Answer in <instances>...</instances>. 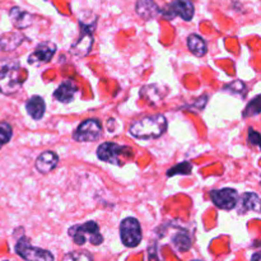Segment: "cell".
I'll use <instances>...</instances> for the list:
<instances>
[{
	"label": "cell",
	"instance_id": "cell-24",
	"mask_svg": "<svg viewBox=\"0 0 261 261\" xmlns=\"http://www.w3.org/2000/svg\"><path fill=\"white\" fill-rule=\"evenodd\" d=\"M12 135H13L12 126H10L8 122H2V124H0V147L7 144V143L10 140V138H12Z\"/></svg>",
	"mask_w": 261,
	"mask_h": 261
},
{
	"label": "cell",
	"instance_id": "cell-28",
	"mask_svg": "<svg viewBox=\"0 0 261 261\" xmlns=\"http://www.w3.org/2000/svg\"><path fill=\"white\" fill-rule=\"evenodd\" d=\"M193 261H200V260H193Z\"/></svg>",
	"mask_w": 261,
	"mask_h": 261
},
{
	"label": "cell",
	"instance_id": "cell-8",
	"mask_svg": "<svg viewBox=\"0 0 261 261\" xmlns=\"http://www.w3.org/2000/svg\"><path fill=\"white\" fill-rule=\"evenodd\" d=\"M195 13V8L191 0H173L171 4L166 5L160 14L166 19L172 20L175 17H181L184 20H191Z\"/></svg>",
	"mask_w": 261,
	"mask_h": 261
},
{
	"label": "cell",
	"instance_id": "cell-27",
	"mask_svg": "<svg viewBox=\"0 0 261 261\" xmlns=\"http://www.w3.org/2000/svg\"><path fill=\"white\" fill-rule=\"evenodd\" d=\"M251 261H260V254H259V252H256V254L252 255Z\"/></svg>",
	"mask_w": 261,
	"mask_h": 261
},
{
	"label": "cell",
	"instance_id": "cell-22",
	"mask_svg": "<svg viewBox=\"0 0 261 261\" xmlns=\"http://www.w3.org/2000/svg\"><path fill=\"white\" fill-rule=\"evenodd\" d=\"M191 170H193L191 163L182 162L181 165H177L173 168H171V170H168L167 176L168 177H171V176H175V175H189V173L191 172Z\"/></svg>",
	"mask_w": 261,
	"mask_h": 261
},
{
	"label": "cell",
	"instance_id": "cell-13",
	"mask_svg": "<svg viewBox=\"0 0 261 261\" xmlns=\"http://www.w3.org/2000/svg\"><path fill=\"white\" fill-rule=\"evenodd\" d=\"M135 12L140 18L149 20L158 17L161 9L154 0H138L137 4H135Z\"/></svg>",
	"mask_w": 261,
	"mask_h": 261
},
{
	"label": "cell",
	"instance_id": "cell-16",
	"mask_svg": "<svg viewBox=\"0 0 261 261\" xmlns=\"http://www.w3.org/2000/svg\"><path fill=\"white\" fill-rule=\"evenodd\" d=\"M25 110H27L28 115L35 120H41L45 115L46 105L42 97L33 96L25 103Z\"/></svg>",
	"mask_w": 261,
	"mask_h": 261
},
{
	"label": "cell",
	"instance_id": "cell-21",
	"mask_svg": "<svg viewBox=\"0 0 261 261\" xmlns=\"http://www.w3.org/2000/svg\"><path fill=\"white\" fill-rule=\"evenodd\" d=\"M224 91H228V92H231V93L237 94V96L244 97L245 94H246L247 88H246V86H245L244 82L234 81V82H232V83L227 84V86L224 87Z\"/></svg>",
	"mask_w": 261,
	"mask_h": 261
},
{
	"label": "cell",
	"instance_id": "cell-3",
	"mask_svg": "<svg viewBox=\"0 0 261 261\" xmlns=\"http://www.w3.org/2000/svg\"><path fill=\"white\" fill-rule=\"evenodd\" d=\"M68 234L78 246H83L87 242L94 245V246H98L103 242V237L99 233L98 224L93 221L86 222V223L79 224V226L76 224V226L70 227Z\"/></svg>",
	"mask_w": 261,
	"mask_h": 261
},
{
	"label": "cell",
	"instance_id": "cell-4",
	"mask_svg": "<svg viewBox=\"0 0 261 261\" xmlns=\"http://www.w3.org/2000/svg\"><path fill=\"white\" fill-rule=\"evenodd\" d=\"M96 23L97 18H94L91 23H84L83 20L79 22V24H81V36H79L78 40L70 47V53L74 56L84 58V56H87L91 53L92 45H93V36H92V33H93L94 28H96Z\"/></svg>",
	"mask_w": 261,
	"mask_h": 261
},
{
	"label": "cell",
	"instance_id": "cell-14",
	"mask_svg": "<svg viewBox=\"0 0 261 261\" xmlns=\"http://www.w3.org/2000/svg\"><path fill=\"white\" fill-rule=\"evenodd\" d=\"M10 20H12L13 25L18 30H23V28L31 27L33 23V15L31 13L25 12L19 7H13L9 12Z\"/></svg>",
	"mask_w": 261,
	"mask_h": 261
},
{
	"label": "cell",
	"instance_id": "cell-25",
	"mask_svg": "<svg viewBox=\"0 0 261 261\" xmlns=\"http://www.w3.org/2000/svg\"><path fill=\"white\" fill-rule=\"evenodd\" d=\"M260 114V101H259V96L255 97L249 105H247L246 110L244 112L245 117L249 116H256V115Z\"/></svg>",
	"mask_w": 261,
	"mask_h": 261
},
{
	"label": "cell",
	"instance_id": "cell-23",
	"mask_svg": "<svg viewBox=\"0 0 261 261\" xmlns=\"http://www.w3.org/2000/svg\"><path fill=\"white\" fill-rule=\"evenodd\" d=\"M63 261H93L92 255L86 251H73L70 254L65 255Z\"/></svg>",
	"mask_w": 261,
	"mask_h": 261
},
{
	"label": "cell",
	"instance_id": "cell-1",
	"mask_svg": "<svg viewBox=\"0 0 261 261\" xmlns=\"http://www.w3.org/2000/svg\"><path fill=\"white\" fill-rule=\"evenodd\" d=\"M167 130V120L163 115H152L137 120L130 126V134L138 139H157Z\"/></svg>",
	"mask_w": 261,
	"mask_h": 261
},
{
	"label": "cell",
	"instance_id": "cell-15",
	"mask_svg": "<svg viewBox=\"0 0 261 261\" xmlns=\"http://www.w3.org/2000/svg\"><path fill=\"white\" fill-rule=\"evenodd\" d=\"M78 92V87L73 81H65L58 87L54 97L61 103H70Z\"/></svg>",
	"mask_w": 261,
	"mask_h": 261
},
{
	"label": "cell",
	"instance_id": "cell-26",
	"mask_svg": "<svg viewBox=\"0 0 261 261\" xmlns=\"http://www.w3.org/2000/svg\"><path fill=\"white\" fill-rule=\"evenodd\" d=\"M260 134L257 132H255L254 129L249 130V137H247V142H249L250 145H256L259 147L260 145Z\"/></svg>",
	"mask_w": 261,
	"mask_h": 261
},
{
	"label": "cell",
	"instance_id": "cell-7",
	"mask_svg": "<svg viewBox=\"0 0 261 261\" xmlns=\"http://www.w3.org/2000/svg\"><path fill=\"white\" fill-rule=\"evenodd\" d=\"M132 154V148L116 143H102L97 149V157L111 165H121V157Z\"/></svg>",
	"mask_w": 261,
	"mask_h": 261
},
{
	"label": "cell",
	"instance_id": "cell-10",
	"mask_svg": "<svg viewBox=\"0 0 261 261\" xmlns=\"http://www.w3.org/2000/svg\"><path fill=\"white\" fill-rule=\"evenodd\" d=\"M212 201L214 203V205L219 209H223V211H231V209L236 208V205L239 204L240 195L234 189L231 188H224L219 189V190H212L209 193Z\"/></svg>",
	"mask_w": 261,
	"mask_h": 261
},
{
	"label": "cell",
	"instance_id": "cell-2",
	"mask_svg": "<svg viewBox=\"0 0 261 261\" xmlns=\"http://www.w3.org/2000/svg\"><path fill=\"white\" fill-rule=\"evenodd\" d=\"M23 81L20 79V64L15 59H0V92L14 94L19 91Z\"/></svg>",
	"mask_w": 261,
	"mask_h": 261
},
{
	"label": "cell",
	"instance_id": "cell-5",
	"mask_svg": "<svg viewBox=\"0 0 261 261\" xmlns=\"http://www.w3.org/2000/svg\"><path fill=\"white\" fill-rule=\"evenodd\" d=\"M15 252L25 261H55L54 255L48 250L32 246L27 237L18 240L15 245Z\"/></svg>",
	"mask_w": 261,
	"mask_h": 261
},
{
	"label": "cell",
	"instance_id": "cell-12",
	"mask_svg": "<svg viewBox=\"0 0 261 261\" xmlns=\"http://www.w3.org/2000/svg\"><path fill=\"white\" fill-rule=\"evenodd\" d=\"M59 163V157L56 153L51 152V150H46V152L41 153L38 155V158L36 160L35 167L36 170L40 173H48L54 170V168L58 166Z\"/></svg>",
	"mask_w": 261,
	"mask_h": 261
},
{
	"label": "cell",
	"instance_id": "cell-6",
	"mask_svg": "<svg viewBox=\"0 0 261 261\" xmlns=\"http://www.w3.org/2000/svg\"><path fill=\"white\" fill-rule=\"evenodd\" d=\"M120 236L126 247H137L142 242V227L137 218H125L120 224Z\"/></svg>",
	"mask_w": 261,
	"mask_h": 261
},
{
	"label": "cell",
	"instance_id": "cell-17",
	"mask_svg": "<svg viewBox=\"0 0 261 261\" xmlns=\"http://www.w3.org/2000/svg\"><path fill=\"white\" fill-rule=\"evenodd\" d=\"M24 36L20 32L5 33L0 37V50L2 51H13L24 41Z\"/></svg>",
	"mask_w": 261,
	"mask_h": 261
},
{
	"label": "cell",
	"instance_id": "cell-9",
	"mask_svg": "<svg viewBox=\"0 0 261 261\" xmlns=\"http://www.w3.org/2000/svg\"><path fill=\"white\" fill-rule=\"evenodd\" d=\"M102 134V125L99 120L88 119L84 120L81 125L75 129L73 134V139L75 142L87 143V142H96L101 138Z\"/></svg>",
	"mask_w": 261,
	"mask_h": 261
},
{
	"label": "cell",
	"instance_id": "cell-19",
	"mask_svg": "<svg viewBox=\"0 0 261 261\" xmlns=\"http://www.w3.org/2000/svg\"><path fill=\"white\" fill-rule=\"evenodd\" d=\"M188 47L195 56H204L208 51L204 38L201 36L195 35V33L188 37Z\"/></svg>",
	"mask_w": 261,
	"mask_h": 261
},
{
	"label": "cell",
	"instance_id": "cell-18",
	"mask_svg": "<svg viewBox=\"0 0 261 261\" xmlns=\"http://www.w3.org/2000/svg\"><path fill=\"white\" fill-rule=\"evenodd\" d=\"M260 212V198L255 193H245L241 196V208L240 213L245 214L246 212Z\"/></svg>",
	"mask_w": 261,
	"mask_h": 261
},
{
	"label": "cell",
	"instance_id": "cell-11",
	"mask_svg": "<svg viewBox=\"0 0 261 261\" xmlns=\"http://www.w3.org/2000/svg\"><path fill=\"white\" fill-rule=\"evenodd\" d=\"M56 53V45L54 42H41L40 45H37L36 50L28 56V63L36 65V64H42L47 63L53 59V56Z\"/></svg>",
	"mask_w": 261,
	"mask_h": 261
},
{
	"label": "cell",
	"instance_id": "cell-20",
	"mask_svg": "<svg viewBox=\"0 0 261 261\" xmlns=\"http://www.w3.org/2000/svg\"><path fill=\"white\" fill-rule=\"evenodd\" d=\"M172 244L175 249L180 252H186L191 247V239L186 231H178L172 237Z\"/></svg>",
	"mask_w": 261,
	"mask_h": 261
}]
</instances>
